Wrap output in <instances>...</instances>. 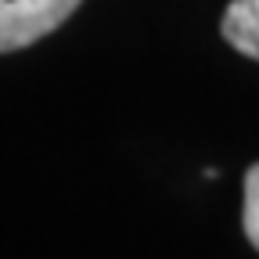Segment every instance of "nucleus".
<instances>
[{"label":"nucleus","mask_w":259,"mask_h":259,"mask_svg":"<svg viewBox=\"0 0 259 259\" xmlns=\"http://www.w3.org/2000/svg\"><path fill=\"white\" fill-rule=\"evenodd\" d=\"M79 4L83 0H0V54L44 40Z\"/></svg>","instance_id":"obj_1"},{"label":"nucleus","mask_w":259,"mask_h":259,"mask_svg":"<svg viewBox=\"0 0 259 259\" xmlns=\"http://www.w3.org/2000/svg\"><path fill=\"white\" fill-rule=\"evenodd\" d=\"M220 29H223V40L238 54L259 61V0H231Z\"/></svg>","instance_id":"obj_2"},{"label":"nucleus","mask_w":259,"mask_h":259,"mask_svg":"<svg viewBox=\"0 0 259 259\" xmlns=\"http://www.w3.org/2000/svg\"><path fill=\"white\" fill-rule=\"evenodd\" d=\"M241 227L248 245L259 252V162L245 173V209H241Z\"/></svg>","instance_id":"obj_3"}]
</instances>
